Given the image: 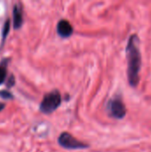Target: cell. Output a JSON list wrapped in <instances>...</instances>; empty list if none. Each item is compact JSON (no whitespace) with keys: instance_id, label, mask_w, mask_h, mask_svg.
<instances>
[{"instance_id":"1","label":"cell","mask_w":151,"mask_h":152,"mask_svg":"<svg viewBox=\"0 0 151 152\" xmlns=\"http://www.w3.org/2000/svg\"><path fill=\"white\" fill-rule=\"evenodd\" d=\"M126 56L128 61V81L132 86H137L139 84V73L142 67V56L137 35H132L130 37L126 45Z\"/></svg>"},{"instance_id":"2","label":"cell","mask_w":151,"mask_h":152,"mask_svg":"<svg viewBox=\"0 0 151 152\" xmlns=\"http://www.w3.org/2000/svg\"><path fill=\"white\" fill-rule=\"evenodd\" d=\"M61 97L60 93L58 91L51 92L44 97L40 104V110L43 113L50 114L53 112L61 105Z\"/></svg>"},{"instance_id":"3","label":"cell","mask_w":151,"mask_h":152,"mask_svg":"<svg viewBox=\"0 0 151 152\" xmlns=\"http://www.w3.org/2000/svg\"><path fill=\"white\" fill-rule=\"evenodd\" d=\"M58 142L61 147L65 149H69V150L85 149L88 147L87 144L77 140L69 133H62L58 139Z\"/></svg>"},{"instance_id":"4","label":"cell","mask_w":151,"mask_h":152,"mask_svg":"<svg viewBox=\"0 0 151 152\" xmlns=\"http://www.w3.org/2000/svg\"><path fill=\"white\" fill-rule=\"evenodd\" d=\"M109 110L112 117L121 119L125 116L126 109L123 102L119 99H114L109 103Z\"/></svg>"},{"instance_id":"5","label":"cell","mask_w":151,"mask_h":152,"mask_svg":"<svg viewBox=\"0 0 151 152\" xmlns=\"http://www.w3.org/2000/svg\"><path fill=\"white\" fill-rule=\"evenodd\" d=\"M57 32L62 37H69L73 33V28L68 20H61L57 25Z\"/></svg>"},{"instance_id":"6","label":"cell","mask_w":151,"mask_h":152,"mask_svg":"<svg viewBox=\"0 0 151 152\" xmlns=\"http://www.w3.org/2000/svg\"><path fill=\"white\" fill-rule=\"evenodd\" d=\"M13 27L14 28H19L22 24V14L20 8L15 5L13 8Z\"/></svg>"},{"instance_id":"7","label":"cell","mask_w":151,"mask_h":152,"mask_svg":"<svg viewBox=\"0 0 151 152\" xmlns=\"http://www.w3.org/2000/svg\"><path fill=\"white\" fill-rule=\"evenodd\" d=\"M6 77V69L4 67L0 66V85L4 81Z\"/></svg>"},{"instance_id":"8","label":"cell","mask_w":151,"mask_h":152,"mask_svg":"<svg viewBox=\"0 0 151 152\" xmlns=\"http://www.w3.org/2000/svg\"><path fill=\"white\" fill-rule=\"evenodd\" d=\"M9 28H10V21L7 20L5 22V24L4 25V29H3V34H2V37H3V40L6 37V35L9 31Z\"/></svg>"},{"instance_id":"9","label":"cell","mask_w":151,"mask_h":152,"mask_svg":"<svg viewBox=\"0 0 151 152\" xmlns=\"http://www.w3.org/2000/svg\"><path fill=\"white\" fill-rule=\"evenodd\" d=\"M0 97H2L3 99H11L12 98V95L9 92L3 90V91H0Z\"/></svg>"},{"instance_id":"10","label":"cell","mask_w":151,"mask_h":152,"mask_svg":"<svg viewBox=\"0 0 151 152\" xmlns=\"http://www.w3.org/2000/svg\"><path fill=\"white\" fill-rule=\"evenodd\" d=\"M13 84H14V77H13L12 76H11V77H9V79H8L7 86H8V87H11V86H13Z\"/></svg>"},{"instance_id":"11","label":"cell","mask_w":151,"mask_h":152,"mask_svg":"<svg viewBox=\"0 0 151 152\" xmlns=\"http://www.w3.org/2000/svg\"><path fill=\"white\" fill-rule=\"evenodd\" d=\"M4 108V104H3V103L0 102V111H1Z\"/></svg>"}]
</instances>
